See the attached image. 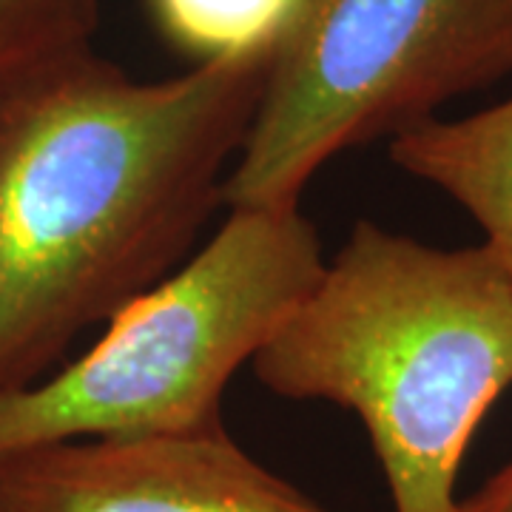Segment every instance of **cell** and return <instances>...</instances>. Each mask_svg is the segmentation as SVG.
Wrapping results in <instances>:
<instances>
[{
	"instance_id": "6da1fadb",
	"label": "cell",
	"mask_w": 512,
	"mask_h": 512,
	"mask_svg": "<svg viewBox=\"0 0 512 512\" xmlns=\"http://www.w3.org/2000/svg\"><path fill=\"white\" fill-rule=\"evenodd\" d=\"M274 60L146 83L86 46L0 74V393L183 265Z\"/></svg>"
},
{
	"instance_id": "7a4b0ae2",
	"label": "cell",
	"mask_w": 512,
	"mask_h": 512,
	"mask_svg": "<svg viewBox=\"0 0 512 512\" xmlns=\"http://www.w3.org/2000/svg\"><path fill=\"white\" fill-rule=\"evenodd\" d=\"M251 367L285 399L362 419L393 512H458L461 458L512 387V285L487 245L359 220Z\"/></svg>"
},
{
	"instance_id": "3957f363",
	"label": "cell",
	"mask_w": 512,
	"mask_h": 512,
	"mask_svg": "<svg viewBox=\"0 0 512 512\" xmlns=\"http://www.w3.org/2000/svg\"><path fill=\"white\" fill-rule=\"evenodd\" d=\"M299 205L231 208L220 231L55 376L0 393V456L40 444L146 439L222 424V393L325 271Z\"/></svg>"
},
{
	"instance_id": "277c9868",
	"label": "cell",
	"mask_w": 512,
	"mask_h": 512,
	"mask_svg": "<svg viewBox=\"0 0 512 512\" xmlns=\"http://www.w3.org/2000/svg\"><path fill=\"white\" fill-rule=\"evenodd\" d=\"M512 77V0H311L228 171V208L299 205L348 148Z\"/></svg>"
},
{
	"instance_id": "5b68a950",
	"label": "cell",
	"mask_w": 512,
	"mask_h": 512,
	"mask_svg": "<svg viewBox=\"0 0 512 512\" xmlns=\"http://www.w3.org/2000/svg\"><path fill=\"white\" fill-rule=\"evenodd\" d=\"M0 512H328L248 456L225 424L0 456Z\"/></svg>"
},
{
	"instance_id": "8992f818",
	"label": "cell",
	"mask_w": 512,
	"mask_h": 512,
	"mask_svg": "<svg viewBox=\"0 0 512 512\" xmlns=\"http://www.w3.org/2000/svg\"><path fill=\"white\" fill-rule=\"evenodd\" d=\"M404 174L458 202L512 285V97L467 117H433L387 140Z\"/></svg>"
},
{
	"instance_id": "52a82bcc",
	"label": "cell",
	"mask_w": 512,
	"mask_h": 512,
	"mask_svg": "<svg viewBox=\"0 0 512 512\" xmlns=\"http://www.w3.org/2000/svg\"><path fill=\"white\" fill-rule=\"evenodd\" d=\"M154 29L194 66L276 57L311 0H146Z\"/></svg>"
},
{
	"instance_id": "ba28073f",
	"label": "cell",
	"mask_w": 512,
	"mask_h": 512,
	"mask_svg": "<svg viewBox=\"0 0 512 512\" xmlns=\"http://www.w3.org/2000/svg\"><path fill=\"white\" fill-rule=\"evenodd\" d=\"M100 0H0V74L92 46Z\"/></svg>"
},
{
	"instance_id": "9c48e42d",
	"label": "cell",
	"mask_w": 512,
	"mask_h": 512,
	"mask_svg": "<svg viewBox=\"0 0 512 512\" xmlns=\"http://www.w3.org/2000/svg\"><path fill=\"white\" fill-rule=\"evenodd\" d=\"M458 512H512V461L498 470L473 498L461 501Z\"/></svg>"
}]
</instances>
